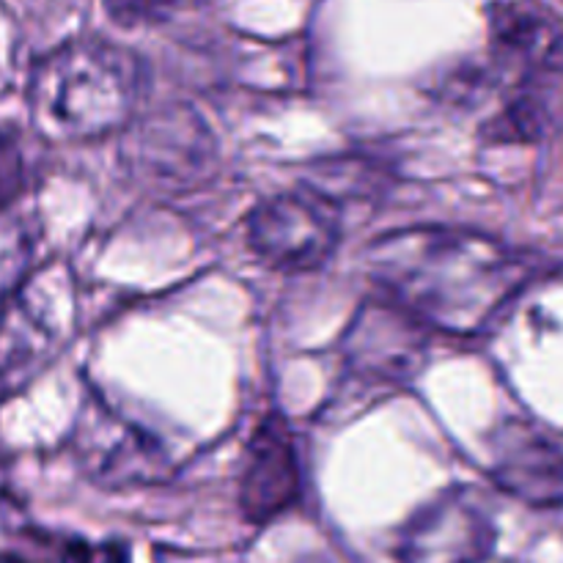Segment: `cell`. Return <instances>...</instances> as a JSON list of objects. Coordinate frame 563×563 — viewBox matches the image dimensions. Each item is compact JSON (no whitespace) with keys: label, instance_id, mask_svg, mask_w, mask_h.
Listing matches in <instances>:
<instances>
[{"label":"cell","instance_id":"1","mask_svg":"<svg viewBox=\"0 0 563 563\" xmlns=\"http://www.w3.org/2000/svg\"><path fill=\"white\" fill-rule=\"evenodd\" d=\"M368 275L390 302L451 335L487 330L528 280V262L487 234L418 225L368 247Z\"/></svg>","mask_w":563,"mask_h":563},{"label":"cell","instance_id":"2","mask_svg":"<svg viewBox=\"0 0 563 563\" xmlns=\"http://www.w3.org/2000/svg\"><path fill=\"white\" fill-rule=\"evenodd\" d=\"M143 93V71L115 44L80 38L36 64L27 86L33 126L58 143L97 141L130 124Z\"/></svg>","mask_w":563,"mask_h":563},{"label":"cell","instance_id":"3","mask_svg":"<svg viewBox=\"0 0 563 563\" xmlns=\"http://www.w3.org/2000/svg\"><path fill=\"white\" fill-rule=\"evenodd\" d=\"M247 242L258 258L284 273H306L328 262L341 242V207L302 187L258 203L247 218Z\"/></svg>","mask_w":563,"mask_h":563},{"label":"cell","instance_id":"4","mask_svg":"<svg viewBox=\"0 0 563 563\" xmlns=\"http://www.w3.org/2000/svg\"><path fill=\"white\" fill-rule=\"evenodd\" d=\"M495 522L473 489L451 487L410 517L399 539L401 563H482L495 548Z\"/></svg>","mask_w":563,"mask_h":563},{"label":"cell","instance_id":"5","mask_svg":"<svg viewBox=\"0 0 563 563\" xmlns=\"http://www.w3.org/2000/svg\"><path fill=\"white\" fill-rule=\"evenodd\" d=\"M427 330L396 302H363L346 330V363L372 383H410L427 361Z\"/></svg>","mask_w":563,"mask_h":563},{"label":"cell","instance_id":"6","mask_svg":"<svg viewBox=\"0 0 563 563\" xmlns=\"http://www.w3.org/2000/svg\"><path fill=\"white\" fill-rule=\"evenodd\" d=\"M80 456L91 478L104 487L157 484L170 476V456L154 434L104 407H91L82 418Z\"/></svg>","mask_w":563,"mask_h":563},{"label":"cell","instance_id":"7","mask_svg":"<svg viewBox=\"0 0 563 563\" xmlns=\"http://www.w3.org/2000/svg\"><path fill=\"white\" fill-rule=\"evenodd\" d=\"M489 473L511 498L537 509L563 506V449L526 421L500 423L489 438Z\"/></svg>","mask_w":563,"mask_h":563},{"label":"cell","instance_id":"8","mask_svg":"<svg viewBox=\"0 0 563 563\" xmlns=\"http://www.w3.org/2000/svg\"><path fill=\"white\" fill-rule=\"evenodd\" d=\"M240 509L247 522L264 526L300 498V460L289 427L278 416L264 418L247 443Z\"/></svg>","mask_w":563,"mask_h":563},{"label":"cell","instance_id":"9","mask_svg":"<svg viewBox=\"0 0 563 563\" xmlns=\"http://www.w3.org/2000/svg\"><path fill=\"white\" fill-rule=\"evenodd\" d=\"M563 130V60L533 66L515 77L504 108L487 121L493 143H539Z\"/></svg>","mask_w":563,"mask_h":563},{"label":"cell","instance_id":"10","mask_svg":"<svg viewBox=\"0 0 563 563\" xmlns=\"http://www.w3.org/2000/svg\"><path fill=\"white\" fill-rule=\"evenodd\" d=\"M489 36H493L495 64L504 69V75H511V80L533 66L563 60L561 27L533 5H495L489 14Z\"/></svg>","mask_w":563,"mask_h":563},{"label":"cell","instance_id":"11","mask_svg":"<svg viewBox=\"0 0 563 563\" xmlns=\"http://www.w3.org/2000/svg\"><path fill=\"white\" fill-rule=\"evenodd\" d=\"M25 181V157L14 132H0V212L9 207Z\"/></svg>","mask_w":563,"mask_h":563},{"label":"cell","instance_id":"12","mask_svg":"<svg viewBox=\"0 0 563 563\" xmlns=\"http://www.w3.org/2000/svg\"><path fill=\"white\" fill-rule=\"evenodd\" d=\"M174 0H104L110 16L121 25H141L163 16Z\"/></svg>","mask_w":563,"mask_h":563},{"label":"cell","instance_id":"13","mask_svg":"<svg viewBox=\"0 0 563 563\" xmlns=\"http://www.w3.org/2000/svg\"><path fill=\"white\" fill-rule=\"evenodd\" d=\"M60 563H126V553L119 548V544L91 548V544L75 542L64 550Z\"/></svg>","mask_w":563,"mask_h":563}]
</instances>
